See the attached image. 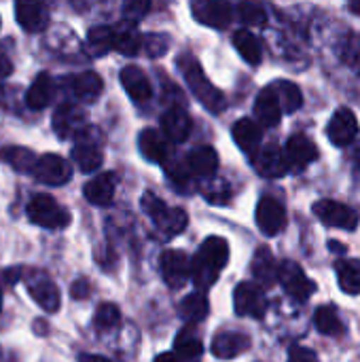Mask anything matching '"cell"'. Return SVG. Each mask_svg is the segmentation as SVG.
<instances>
[{"mask_svg": "<svg viewBox=\"0 0 360 362\" xmlns=\"http://www.w3.org/2000/svg\"><path fill=\"white\" fill-rule=\"evenodd\" d=\"M208 312H210V305L204 293H193L185 297L180 303V316L187 322H202L208 316Z\"/></svg>", "mask_w": 360, "mask_h": 362, "instance_id": "36", "label": "cell"}, {"mask_svg": "<svg viewBox=\"0 0 360 362\" xmlns=\"http://www.w3.org/2000/svg\"><path fill=\"white\" fill-rule=\"evenodd\" d=\"M70 87H72V93L79 100H83V102H95L100 98V93H102L104 83H102L100 74H95V72H81V74H76L70 81Z\"/></svg>", "mask_w": 360, "mask_h": 362, "instance_id": "29", "label": "cell"}, {"mask_svg": "<svg viewBox=\"0 0 360 362\" xmlns=\"http://www.w3.org/2000/svg\"><path fill=\"white\" fill-rule=\"evenodd\" d=\"M327 136L335 146H348L359 136V121L350 108H339L327 125Z\"/></svg>", "mask_w": 360, "mask_h": 362, "instance_id": "10", "label": "cell"}, {"mask_svg": "<svg viewBox=\"0 0 360 362\" xmlns=\"http://www.w3.org/2000/svg\"><path fill=\"white\" fill-rule=\"evenodd\" d=\"M252 274L263 286H272L278 280V263L267 246H261L252 259Z\"/></svg>", "mask_w": 360, "mask_h": 362, "instance_id": "27", "label": "cell"}, {"mask_svg": "<svg viewBox=\"0 0 360 362\" xmlns=\"http://www.w3.org/2000/svg\"><path fill=\"white\" fill-rule=\"evenodd\" d=\"M178 70L185 78V83L189 85V89L193 91V95L210 110V112H223L225 110V95L221 89H216L210 78L204 74L199 62L193 55H180L178 57Z\"/></svg>", "mask_w": 360, "mask_h": 362, "instance_id": "2", "label": "cell"}, {"mask_svg": "<svg viewBox=\"0 0 360 362\" xmlns=\"http://www.w3.org/2000/svg\"><path fill=\"white\" fill-rule=\"evenodd\" d=\"M115 189H117V176L104 172L85 185V197L93 206H108L115 197Z\"/></svg>", "mask_w": 360, "mask_h": 362, "instance_id": "25", "label": "cell"}, {"mask_svg": "<svg viewBox=\"0 0 360 362\" xmlns=\"http://www.w3.org/2000/svg\"><path fill=\"white\" fill-rule=\"evenodd\" d=\"M81 362H110V361H106L104 356H98V354H85V356H81Z\"/></svg>", "mask_w": 360, "mask_h": 362, "instance_id": "50", "label": "cell"}, {"mask_svg": "<svg viewBox=\"0 0 360 362\" xmlns=\"http://www.w3.org/2000/svg\"><path fill=\"white\" fill-rule=\"evenodd\" d=\"M142 47V38L134 23L123 21L112 28V49H117L123 55H136Z\"/></svg>", "mask_w": 360, "mask_h": 362, "instance_id": "26", "label": "cell"}, {"mask_svg": "<svg viewBox=\"0 0 360 362\" xmlns=\"http://www.w3.org/2000/svg\"><path fill=\"white\" fill-rule=\"evenodd\" d=\"M161 127H163V136L170 142H185L191 136L193 121L180 106H172L161 117Z\"/></svg>", "mask_w": 360, "mask_h": 362, "instance_id": "17", "label": "cell"}, {"mask_svg": "<svg viewBox=\"0 0 360 362\" xmlns=\"http://www.w3.org/2000/svg\"><path fill=\"white\" fill-rule=\"evenodd\" d=\"M316 157H318V148L308 136L295 134L289 138L284 146V159H286L289 170H303L312 161H316Z\"/></svg>", "mask_w": 360, "mask_h": 362, "instance_id": "13", "label": "cell"}, {"mask_svg": "<svg viewBox=\"0 0 360 362\" xmlns=\"http://www.w3.org/2000/svg\"><path fill=\"white\" fill-rule=\"evenodd\" d=\"M352 165L356 168V172H360V140L352 148Z\"/></svg>", "mask_w": 360, "mask_h": 362, "instance_id": "49", "label": "cell"}, {"mask_svg": "<svg viewBox=\"0 0 360 362\" xmlns=\"http://www.w3.org/2000/svg\"><path fill=\"white\" fill-rule=\"evenodd\" d=\"M350 11H352V13H360V2H352V4H350Z\"/></svg>", "mask_w": 360, "mask_h": 362, "instance_id": "51", "label": "cell"}, {"mask_svg": "<svg viewBox=\"0 0 360 362\" xmlns=\"http://www.w3.org/2000/svg\"><path fill=\"white\" fill-rule=\"evenodd\" d=\"M87 45L93 55H104L112 49V28L108 25H95L87 34Z\"/></svg>", "mask_w": 360, "mask_h": 362, "instance_id": "38", "label": "cell"}, {"mask_svg": "<svg viewBox=\"0 0 360 362\" xmlns=\"http://www.w3.org/2000/svg\"><path fill=\"white\" fill-rule=\"evenodd\" d=\"M289 362H320L316 352L303 346H293L289 352Z\"/></svg>", "mask_w": 360, "mask_h": 362, "instance_id": "44", "label": "cell"}, {"mask_svg": "<svg viewBox=\"0 0 360 362\" xmlns=\"http://www.w3.org/2000/svg\"><path fill=\"white\" fill-rule=\"evenodd\" d=\"M89 295V282L87 280H76L72 284V297L74 299H85Z\"/></svg>", "mask_w": 360, "mask_h": 362, "instance_id": "46", "label": "cell"}, {"mask_svg": "<svg viewBox=\"0 0 360 362\" xmlns=\"http://www.w3.org/2000/svg\"><path fill=\"white\" fill-rule=\"evenodd\" d=\"M206 197L212 204H225L229 199V189L225 182H219V185H214V191H206Z\"/></svg>", "mask_w": 360, "mask_h": 362, "instance_id": "45", "label": "cell"}, {"mask_svg": "<svg viewBox=\"0 0 360 362\" xmlns=\"http://www.w3.org/2000/svg\"><path fill=\"white\" fill-rule=\"evenodd\" d=\"M276 98H278V104L282 108V112H295L301 108L303 104V93L299 89V85L291 83V81H278L272 85Z\"/></svg>", "mask_w": 360, "mask_h": 362, "instance_id": "33", "label": "cell"}, {"mask_svg": "<svg viewBox=\"0 0 360 362\" xmlns=\"http://www.w3.org/2000/svg\"><path fill=\"white\" fill-rule=\"evenodd\" d=\"M34 178L42 185H53V187H59V185H66L70 178H72V170H70V163L59 157V155H42L38 157L34 170H32Z\"/></svg>", "mask_w": 360, "mask_h": 362, "instance_id": "8", "label": "cell"}, {"mask_svg": "<svg viewBox=\"0 0 360 362\" xmlns=\"http://www.w3.org/2000/svg\"><path fill=\"white\" fill-rule=\"evenodd\" d=\"M337 280L344 293L360 295V261L359 259H346L337 263Z\"/></svg>", "mask_w": 360, "mask_h": 362, "instance_id": "35", "label": "cell"}, {"mask_svg": "<svg viewBox=\"0 0 360 362\" xmlns=\"http://www.w3.org/2000/svg\"><path fill=\"white\" fill-rule=\"evenodd\" d=\"M155 362H189L185 361V358H180V356H176L174 352H163V354H159Z\"/></svg>", "mask_w": 360, "mask_h": 362, "instance_id": "48", "label": "cell"}, {"mask_svg": "<svg viewBox=\"0 0 360 362\" xmlns=\"http://www.w3.org/2000/svg\"><path fill=\"white\" fill-rule=\"evenodd\" d=\"M312 210L327 227H337V229H346V231H352L359 227V214L342 202L320 199L314 204Z\"/></svg>", "mask_w": 360, "mask_h": 362, "instance_id": "6", "label": "cell"}, {"mask_svg": "<svg viewBox=\"0 0 360 362\" xmlns=\"http://www.w3.org/2000/svg\"><path fill=\"white\" fill-rule=\"evenodd\" d=\"M79 142L72 151V157H74V163L87 174V172H95L100 170L102 161H104V155L100 151V140L98 138H87L85 136V129L76 136Z\"/></svg>", "mask_w": 360, "mask_h": 362, "instance_id": "15", "label": "cell"}, {"mask_svg": "<svg viewBox=\"0 0 360 362\" xmlns=\"http://www.w3.org/2000/svg\"><path fill=\"white\" fill-rule=\"evenodd\" d=\"M257 225L265 235H278L286 227V210L276 197H261L257 206Z\"/></svg>", "mask_w": 360, "mask_h": 362, "instance_id": "11", "label": "cell"}, {"mask_svg": "<svg viewBox=\"0 0 360 362\" xmlns=\"http://www.w3.org/2000/svg\"><path fill=\"white\" fill-rule=\"evenodd\" d=\"M138 146H140V153L144 155V159H149L153 163H166L172 155L170 140L163 134H159L157 129H144L138 136Z\"/></svg>", "mask_w": 360, "mask_h": 362, "instance_id": "18", "label": "cell"}, {"mask_svg": "<svg viewBox=\"0 0 360 362\" xmlns=\"http://www.w3.org/2000/svg\"><path fill=\"white\" fill-rule=\"evenodd\" d=\"M339 57L354 68L356 72H360V36L356 34H348L342 45H339Z\"/></svg>", "mask_w": 360, "mask_h": 362, "instance_id": "40", "label": "cell"}, {"mask_svg": "<svg viewBox=\"0 0 360 362\" xmlns=\"http://www.w3.org/2000/svg\"><path fill=\"white\" fill-rule=\"evenodd\" d=\"M193 17L212 28H225L233 19V6L221 0H197L191 4Z\"/></svg>", "mask_w": 360, "mask_h": 362, "instance_id": "12", "label": "cell"}, {"mask_svg": "<svg viewBox=\"0 0 360 362\" xmlns=\"http://www.w3.org/2000/svg\"><path fill=\"white\" fill-rule=\"evenodd\" d=\"M231 134H233L236 144L246 155L259 153V146H261V127L257 125V121H252V119H240V121L233 123Z\"/></svg>", "mask_w": 360, "mask_h": 362, "instance_id": "24", "label": "cell"}, {"mask_svg": "<svg viewBox=\"0 0 360 362\" xmlns=\"http://www.w3.org/2000/svg\"><path fill=\"white\" fill-rule=\"evenodd\" d=\"M246 350H250V337L244 333H236V331L219 333L212 341V354L221 361H231L244 354Z\"/></svg>", "mask_w": 360, "mask_h": 362, "instance_id": "19", "label": "cell"}, {"mask_svg": "<svg viewBox=\"0 0 360 362\" xmlns=\"http://www.w3.org/2000/svg\"><path fill=\"white\" fill-rule=\"evenodd\" d=\"M202 352H204V346L195 335H191L189 331H180L176 335V341H174V354L176 356L189 362H197Z\"/></svg>", "mask_w": 360, "mask_h": 362, "instance_id": "37", "label": "cell"}, {"mask_svg": "<svg viewBox=\"0 0 360 362\" xmlns=\"http://www.w3.org/2000/svg\"><path fill=\"white\" fill-rule=\"evenodd\" d=\"M53 129L62 140L79 136L85 129L83 110L79 106H74V104H62L53 115Z\"/></svg>", "mask_w": 360, "mask_h": 362, "instance_id": "14", "label": "cell"}, {"mask_svg": "<svg viewBox=\"0 0 360 362\" xmlns=\"http://www.w3.org/2000/svg\"><path fill=\"white\" fill-rule=\"evenodd\" d=\"M93 325L95 329L100 331H110V329H117L121 325V312L115 303H102L98 310H95V316H93Z\"/></svg>", "mask_w": 360, "mask_h": 362, "instance_id": "39", "label": "cell"}, {"mask_svg": "<svg viewBox=\"0 0 360 362\" xmlns=\"http://www.w3.org/2000/svg\"><path fill=\"white\" fill-rule=\"evenodd\" d=\"M159 265L161 276L170 288H182L191 278V259L182 250H166Z\"/></svg>", "mask_w": 360, "mask_h": 362, "instance_id": "9", "label": "cell"}, {"mask_svg": "<svg viewBox=\"0 0 360 362\" xmlns=\"http://www.w3.org/2000/svg\"><path fill=\"white\" fill-rule=\"evenodd\" d=\"M233 305L238 316H250V318H263L267 312V299L261 286L242 282L233 293Z\"/></svg>", "mask_w": 360, "mask_h": 362, "instance_id": "7", "label": "cell"}, {"mask_svg": "<svg viewBox=\"0 0 360 362\" xmlns=\"http://www.w3.org/2000/svg\"><path fill=\"white\" fill-rule=\"evenodd\" d=\"M28 218L42 229H64L70 225V214L51 195L32 197L28 204Z\"/></svg>", "mask_w": 360, "mask_h": 362, "instance_id": "4", "label": "cell"}, {"mask_svg": "<svg viewBox=\"0 0 360 362\" xmlns=\"http://www.w3.org/2000/svg\"><path fill=\"white\" fill-rule=\"evenodd\" d=\"M142 210L153 218V223L159 227L161 233L166 235H176L180 231H185L189 216L185 214V210L180 208H168L166 202L153 193H144L142 197Z\"/></svg>", "mask_w": 360, "mask_h": 362, "instance_id": "3", "label": "cell"}, {"mask_svg": "<svg viewBox=\"0 0 360 362\" xmlns=\"http://www.w3.org/2000/svg\"><path fill=\"white\" fill-rule=\"evenodd\" d=\"M255 117H257V125L259 127H274L280 123V117H282V108L278 104V98L269 87H265L257 100H255Z\"/></svg>", "mask_w": 360, "mask_h": 362, "instance_id": "20", "label": "cell"}, {"mask_svg": "<svg viewBox=\"0 0 360 362\" xmlns=\"http://www.w3.org/2000/svg\"><path fill=\"white\" fill-rule=\"evenodd\" d=\"M11 72H13V64H11V59L0 51V78L8 76Z\"/></svg>", "mask_w": 360, "mask_h": 362, "instance_id": "47", "label": "cell"}, {"mask_svg": "<svg viewBox=\"0 0 360 362\" xmlns=\"http://www.w3.org/2000/svg\"><path fill=\"white\" fill-rule=\"evenodd\" d=\"M144 47L149 51V55H163L168 49V36L163 34H149L144 38Z\"/></svg>", "mask_w": 360, "mask_h": 362, "instance_id": "42", "label": "cell"}, {"mask_svg": "<svg viewBox=\"0 0 360 362\" xmlns=\"http://www.w3.org/2000/svg\"><path fill=\"white\" fill-rule=\"evenodd\" d=\"M314 325L318 329V333L327 335V337H342L344 335V322L337 314V310L333 305H323L316 310L314 314Z\"/></svg>", "mask_w": 360, "mask_h": 362, "instance_id": "32", "label": "cell"}, {"mask_svg": "<svg viewBox=\"0 0 360 362\" xmlns=\"http://www.w3.org/2000/svg\"><path fill=\"white\" fill-rule=\"evenodd\" d=\"M185 165L189 170L191 176L197 178H210L216 174L219 168V155L212 146H197L195 151L189 153V157L185 159Z\"/></svg>", "mask_w": 360, "mask_h": 362, "instance_id": "21", "label": "cell"}, {"mask_svg": "<svg viewBox=\"0 0 360 362\" xmlns=\"http://www.w3.org/2000/svg\"><path fill=\"white\" fill-rule=\"evenodd\" d=\"M278 280L286 295L299 303L308 301L316 291V284L306 276V272L295 261H284L282 265H278Z\"/></svg>", "mask_w": 360, "mask_h": 362, "instance_id": "5", "label": "cell"}, {"mask_svg": "<svg viewBox=\"0 0 360 362\" xmlns=\"http://www.w3.org/2000/svg\"><path fill=\"white\" fill-rule=\"evenodd\" d=\"M0 308H2V297H0Z\"/></svg>", "mask_w": 360, "mask_h": 362, "instance_id": "52", "label": "cell"}, {"mask_svg": "<svg viewBox=\"0 0 360 362\" xmlns=\"http://www.w3.org/2000/svg\"><path fill=\"white\" fill-rule=\"evenodd\" d=\"M53 100V81L49 74H38L34 78V83L30 85L28 93H25V104L32 108V110H42L51 104Z\"/></svg>", "mask_w": 360, "mask_h": 362, "instance_id": "28", "label": "cell"}, {"mask_svg": "<svg viewBox=\"0 0 360 362\" xmlns=\"http://www.w3.org/2000/svg\"><path fill=\"white\" fill-rule=\"evenodd\" d=\"M121 85L125 87L127 95L136 102H146L153 95L151 81L138 66H125L121 70Z\"/></svg>", "mask_w": 360, "mask_h": 362, "instance_id": "23", "label": "cell"}, {"mask_svg": "<svg viewBox=\"0 0 360 362\" xmlns=\"http://www.w3.org/2000/svg\"><path fill=\"white\" fill-rule=\"evenodd\" d=\"M255 168L265 178H280L289 172L284 151L278 144H267L265 148H261L255 157Z\"/></svg>", "mask_w": 360, "mask_h": 362, "instance_id": "16", "label": "cell"}, {"mask_svg": "<svg viewBox=\"0 0 360 362\" xmlns=\"http://www.w3.org/2000/svg\"><path fill=\"white\" fill-rule=\"evenodd\" d=\"M0 159L21 174L32 172L38 161V157L30 148H23V146H4L0 151Z\"/></svg>", "mask_w": 360, "mask_h": 362, "instance_id": "34", "label": "cell"}, {"mask_svg": "<svg viewBox=\"0 0 360 362\" xmlns=\"http://www.w3.org/2000/svg\"><path fill=\"white\" fill-rule=\"evenodd\" d=\"M231 40H233V47L238 49V53L242 55L244 62H248V64H252V66L261 64V59H263V47H261L259 38H257L252 32H248V30H238V32L233 34Z\"/></svg>", "mask_w": 360, "mask_h": 362, "instance_id": "30", "label": "cell"}, {"mask_svg": "<svg viewBox=\"0 0 360 362\" xmlns=\"http://www.w3.org/2000/svg\"><path fill=\"white\" fill-rule=\"evenodd\" d=\"M15 19L28 32H40L49 23V11L40 2H19L15 4Z\"/></svg>", "mask_w": 360, "mask_h": 362, "instance_id": "22", "label": "cell"}, {"mask_svg": "<svg viewBox=\"0 0 360 362\" xmlns=\"http://www.w3.org/2000/svg\"><path fill=\"white\" fill-rule=\"evenodd\" d=\"M151 8V2H127V4H123V15L127 17V21L129 23H134V21H138L146 11Z\"/></svg>", "mask_w": 360, "mask_h": 362, "instance_id": "43", "label": "cell"}, {"mask_svg": "<svg viewBox=\"0 0 360 362\" xmlns=\"http://www.w3.org/2000/svg\"><path fill=\"white\" fill-rule=\"evenodd\" d=\"M30 297L45 310V312H57L59 310V291L53 282L40 278L36 284H30Z\"/></svg>", "mask_w": 360, "mask_h": 362, "instance_id": "31", "label": "cell"}, {"mask_svg": "<svg viewBox=\"0 0 360 362\" xmlns=\"http://www.w3.org/2000/svg\"><path fill=\"white\" fill-rule=\"evenodd\" d=\"M227 261H229V244L219 235L208 238L199 246L195 259L191 261V278H193L195 286L199 291L210 288L219 280Z\"/></svg>", "mask_w": 360, "mask_h": 362, "instance_id": "1", "label": "cell"}, {"mask_svg": "<svg viewBox=\"0 0 360 362\" xmlns=\"http://www.w3.org/2000/svg\"><path fill=\"white\" fill-rule=\"evenodd\" d=\"M238 13H240V19L246 21L248 25H263L267 21L265 8L257 2H242L238 6Z\"/></svg>", "mask_w": 360, "mask_h": 362, "instance_id": "41", "label": "cell"}]
</instances>
